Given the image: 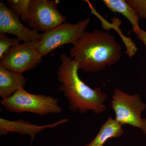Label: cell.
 I'll list each match as a JSON object with an SVG mask.
<instances>
[{
  "label": "cell",
  "mask_w": 146,
  "mask_h": 146,
  "mask_svg": "<svg viewBox=\"0 0 146 146\" xmlns=\"http://www.w3.org/2000/svg\"><path fill=\"white\" fill-rule=\"evenodd\" d=\"M91 21L89 17L77 23H65L42 34L38 50L43 57L56 48L67 44H76L85 32Z\"/></svg>",
  "instance_id": "5b68a950"
},
{
  "label": "cell",
  "mask_w": 146,
  "mask_h": 146,
  "mask_svg": "<svg viewBox=\"0 0 146 146\" xmlns=\"http://www.w3.org/2000/svg\"><path fill=\"white\" fill-rule=\"evenodd\" d=\"M21 41L18 38H9L7 33H0V59L11 47L20 44Z\"/></svg>",
  "instance_id": "5bb4252c"
},
{
  "label": "cell",
  "mask_w": 146,
  "mask_h": 146,
  "mask_svg": "<svg viewBox=\"0 0 146 146\" xmlns=\"http://www.w3.org/2000/svg\"><path fill=\"white\" fill-rule=\"evenodd\" d=\"M0 33L13 35L24 42L40 40L42 36L36 30L25 26L20 17L2 1H0Z\"/></svg>",
  "instance_id": "ba28073f"
},
{
  "label": "cell",
  "mask_w": 146,
  "mask_h": 146,
  "mask_svg": "<svg viewBox=\"0 0 146 146\" xmlns=\"http://www.w3.org/2000/svg\"><path fill=\"white\" fill-rule=\"evenodd\" d=\"M68 119H63L56 122L38 125L22 119L7 120L0 118V135L5 136L10 132H16L30 136L31 141L34 140L36 134L48 128H52L68 122Z\"/></svg>",
  "instance_id": "9c48e42d"
},
{
  "label": "cell",
  "mask_w": 146,
  "mask_h": 146,
  "mask_svg": "<svg viewBox=\"0 0 146 146\" xmlns=\"http://www.w3.org/2000/svg\"><path fill=\"white\" fill-rule=\"evenodd\" d=\"M136 34L138 39L143 43L146 50V31L141 29Z\"/></svg>",
  "instance_id": "2e32d148"
},
{
  "label": "cell",
  "mask_w": 146,
  "mask_h": 146,
  "mask_svg": "<svg viewBox=\"0 0 146 146\" xmlns=\"http://www.w3.org/2000/svg\"><path fill=\"white\" fill-rule=\"evenodd\" d=\"M27 81L22 73L0 66V96L2 99L24 89Z\"/></svg>",
  "instance_id": "30bf717a"
},
{
  "label": "cell",
  "mask_w": 146,
  "mask_h": 146,
  "mask_svg": "<svg viewBox=\"0 0 146 146\" xmlns=\"http://www.w3.org/2000/svg\"><path fill=\"white\" fill-rule=\"evenodd\" d=\"M61 60L57 72L58 80L61 83L59 90L67 99L70 109L84 114L89 110L96 114L104 112L107 95L101 87L93 89L80 78L78 63L65 54L60 55Z\"/></svg>",
  "instance_id": "7a4b0ae2"
},
{
  "label": "cell",
  "mask_w": 146,
  "mask_h": 146,
  "mask_svg": "<svg viewBox=\"0 0 146 146\" xmlns=\"http://www.w3.org/2000/svg\"><path fill=\"white\" fill-rule=\"evenodd\" d=\"M124 132L122 125L115 119L109 117L101 126L94 140L85 146H103L110 139L119 138Z\"/></svg>",
  "instance_id": "8fae6325"
},
{
  "label": "cell",
  "mask_w": 146,
  "mask_h": 146,
  "mask_svg": "<svg viewBox=\"0 0 146 146\" xmlns=\"http://www.w3.org/2000/svg\"><path fill=\"white\" fill-rule=\"evenodd\" d=\"M140 19H146V0H126Z\"/></svg>",
  "instance_id": "9a60e30c"
},
{
  "label": "cell",
  "mask_w": 146,
  "mask_h": 146,
  "mask_svg": "<svg viewBox=\"0 0 146 146\" xmlns=\"http://www.w3.org/2000/svg\"><path fill=\"white\" fill-rule=\"evenodd\" d=\"M59 3L58 0H31L27 21L29 26L44 33L66 23V17L56 8Z\"/></svg>",
  "instance_id": "52a82bcc"
},
{
  "label": "cell",
  "mask_w": 146,
  "mask_h": 146,
  "mask_svg": "<svg viewBox=\"0 0 146 146\" xmlns=\"http://www.w3.org/2000/svg\"><path fill=\"white\" fill-rule=\"evenodd\" d=\"M31 0H7L9 8L20 17L23 22H27L29 17V7Z\"/></svg>",
  "instance_id": "4fadbf2b"
},
{
  "label": "cell",
  "mask_w": 146,
  "mask_h": 146,
  "mask_svg": "<svg viewBox=\"0 0 146 146\" xmlns=\"http://www.w3.org/2000/svg\"><path fill=\"white\" fill-rule=\"evenodd\" d=\"M110 106L115 111V119L121 125H129L138 128L146 134V118L142 117L146 104L138 94L130 95L115 89Z\"/></svg>",
  "instance_id": "277c9868"
},
{
  "label": "cell",
  "mask_w": 146,
  "mask_h": 146,
  "mask_svg": "<svg viewBox=\"0 0 146 146\" xmlns=\"http://www.w3.org/2000/svg\"><path fill=\"white\" fill-rule=\"evenodd\" d=\"M1 103L9 112L20 113L31 112L39 116L50 114H59L62 109L58 100L50 96L35 95L20 89L11 96L2 99Z\"/></svg>",
  "instance_id": "3957f363"
},
{
  "label": "cell",
  "mask_w": 146,
  "mask_h": 146,
  "mask_svg": "<svg viewBox=\"0 0 146 146\" xmlns=\"http://www.w3.org/2000/svg\"><path fill=\"white\" fill-rule=\"evenodd\" d=\"M103 3L110 11L121 14L130 22L132 31L137 33L141 29L139 26L140 18L136 11L125 0H103Z\"/></svg>",
  "instance_id": "7c38bea8"
},
{
  "label": "cell",
  "mask_w": 146,
  "mask_h": 146,
  "mask_svg": "<svg viewBox=\"0 0 146 146\" xmlns=\"http://www.w3.org/2000/svg\"><path fill=\"white\" fill-rule=\"evenodd\" d=\"M39 40L24 42L11 47L1 58L0 66L22 73L31 70L41 63L38 50Z\"/></svg>",
  "instance_id": "8992f818"
},
{
  "label": "cell",
  "mask_w": 146,
  "mask_h": 146,
  "mask_svg": "<svg viewBox=\"0 0 146 146\" xmlns=\"http://www.w3.org/2000/svg\"><path fill=\"white\" fill-rule=\"evenodd\" d=\"M121 50L114 35L96 29L85 31L70 53L78 63L79 70L96 72L115 65L121 56Z\"/></svg>",
  "instance_id": "6da1fadb"
}]
</instances>
